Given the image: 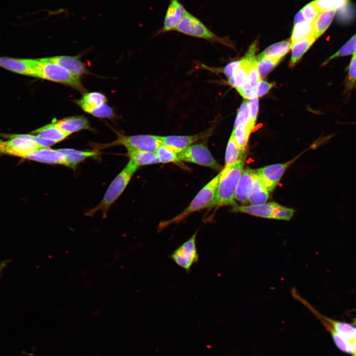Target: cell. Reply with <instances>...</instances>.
<instances>
[{"label":"cell","mask_w":356,"mask_h":356,"mask_svg":"<svg viewBox=\"0 0 356 356\" xmlns=\"http://www.w3.org/2000/svg\"><path fill=\"white\" fill-rule=\"evenodd\" d=\"M245 159L244 155L236 163L225 166L222 169L215 197L208 208L211 209L222 206L234 207L237 205L234 200L235 192L244 169Z\"/></svg>","instance_id":"1"},{"label":"cell","mask_w":356,"mask_h":356,"mask_svg":"<svg viewBox=\"0 0 356 356\" xmlns=\"http://www.w3.org/2000/svg\"><path fill=\"white\" fill-rule=\"evenodd\" d=\"M138 167L130 160L125 167L111 182L100 202L90 209L86 215L91 216L97 211H101L103 217L105 218L110 207L124 191Z\"/></svg>","instance_id":"2"},{"label":"cell","mask_w":356,"mask_h":356,"mask_svg":"<svg viewBox=\"0 0 356 356\" xmlns=\"http://www.w3.org/2000/svg\"><path fill=\"white\" fill-rule=\"evenodd\" d=\"M36 78L62 84L85 93L86 89L80 79L64 67L47 61L44 58L37 59Z\"/></svg>","instance_id":"3"},{"label":"cell","mask_w":356,"mask_h":356,"mask_svg":"<svg viewBox=\"0 0 356 356\" xmlns=\"http://www.w3.org/2000/svg\"><path fill=\"white\" fill-rule=\"evenodd\" d=\"M220 175V173L205 185L181 213L170 220L160 222L158 227V231H161L172 224L179 223L192 213L207 208L215 197Z\"/></svg>","instance_id":"4"},{"label":"cell","mask_w":356,"mask_h":356,"mask_svg":"<svg viewBox=\"0 0 356 356\" xmlns=\"http://www.w3.org/2000/svg\"><path fill=\"white\" fill-rule=\"evenodd\" d=\"M116 133L117 138L115 141L104 144L94 143L93 147L97 149H101L114 146L123 145L127 149L156 152L159 147L162 144L160 136L158 135H126L119 132Z\"/></svg>","instance_id":"5"},{"label":"cell","mask_w":356,"mask_h":356,"mask_svg":"<svg viewBox=\"0 0 356 356\" xmlns=\"http://www.w3.org/2000/svg\"><path fill=\"white\" fill-rule=\"evenodd\" d=\"M175 31L187 36L219 43L231 46L232 44L227 37H220L205 26L198 18L186 11L184 16Z\"/></svg>","instance_id":"6"},{"label":"cell","mask_w":356,"mask_h":356,"mask_svg":"<svg viewBox=\"0 0 356 356\" xmlns=\"http://www.w3.org/2000/svg\"><path fill=\"white\" fill-rule=\"evenodd\" d=\"M106 97L98 92L84 93L76 103L86 112L100 118L111 119L114 116L111 107L107 104Z\"/></svg>","instance_id":"7"},{"label":"cell","mask_w":356,"mask_h":356,"mask_svg":"<svg viewBox=\"0 0 356 356\" xmlns=\"http://www.w3.org/2000/svg\"><path fill=\"white\" fill-rule=\"evenodd\" d=\"M181 161L192 163L215 170H222L205 143L193 144L178 153Z\"/></svg>","instance_id":"8"},{"label":"cell","mask_w":356,"mask_h":356,"mask_svg":"<svg viewBox=\"0 0 356 356\" xmlns=\"http://www.w3.org/2000/svg\"><path fill=\"white\" fill-rule=\"evenodd\" d=\"M197 231L186 241L181 244L169 257L178 266L189 273L191 267L199 260L196 248Z\"/></svg>","instance_id":"9"},{"label":"cell","mask_w":356,"mask_h":356,"mask_svg":"<svg viewBox=\"0 0 356 356\" xmlns=\"http://www.w3.org/2000/svg\"><path fill=\"white\" fill-rule=\"evenodd\" d=\"M214 127L198 134L190 135L160 136L162 144L179 153L198 141L208 138L213 133Z\"/></svg>","instance_id":"10"},{"label":"cell","mask_w":356,"mask_h":356,"mask_svg":"<svg viewBox=\"0 0 356 356\" xmlns=\"http://www.w3.org/2000/svg\"><path fill=\"white\" fill-rule=\"evenodd\" d=\"M37 59L0 57V67L22 75L36 78Z\"/></svg>","instance_id":"11"},{"label":"cell","mask_w":356,"mask_h":356,"mask_svg":"<svg viewBox=\"0 0 356 356\" xmlns=\"http://www.w3.org/2000/svg\"><path fill=\"white\" fill-rule=\"evenodd\" d=\"M294 160L266 166L256 170L257 175L261 178L269 192L274 190L286 170Z\"/></svg>","instance_id":"12"},{"label":"cell","mask_w":356,"mask_h":356,"mask_svg":"<svg viewBox=\"0 0 356 356\" xmlns=\"http://www.w3.org/2000/svg\"><path fill=\"white\" fill-rule=\"evenodd\" d=\"M186 11L179 0H170L163 27L157 32V35L175 31Z\"/></svg>","instance_id":"13"},{"label":"cell","mask_w":356,"mask_h":356,"mask_svg":"<svg viewBox=\"0 0 356 356\" xmlns=\"http://www.w3.org/2000/svg\"><path fill=\"white\" fill-rule=\"evenodd\" d=\"M22 158L40 163L67 166L64 155L59 149L41 147L25 155Z\"/></svg>","instance_id":"14"},{"label":"cell","mask_w":356,"mask_h":356,"mask_svg":"<svg viewBox=\"0 0 356 356\" xmlns=\"http://www.w3.org/2000/svg\"><path fill=\"white\" fill-rule=\"evenodd\" d=\"M256 170L248 167L244 169L238 180L234 198L243 205L248 204L254 183Z\"/></svg>","instance_id":"15"},{"label":"cell","mask_w":356,"mask_h":356,"mask_svg":"<svg viewBox=\"0 0 356 356\" xmlns=\"http://www.w3.org/2000/svg\"><path fill=\"white\" fill-rule=\"evenodd\" d=\"M279 205L274 202L258 205H236L233 207L232 211L234 212L246 213L263 218L272 219L274 212Z\"/></svg>","instance_id":"16"},{"label":"cell","mask_w":356,"mask_h":356,"mask_svg":"<svg viewBox=\"0 0 356 356\" xmlns=\"http://www.w3.org/2000/svg\"><path fill=\"white\" fill-rule=\"evenodd\" d=\"M44 58L64 67L77 76L80 77L87 73L85 64L75 57L59 55Z\"/></svg>","instance_id":"17"},{"label":"cell","mask_w":356,"mask_h":356,"mask_svg":"<svg viewBox=\"0 0 356 356\" xmlns=\"http://www.w3.org/2000/svg\"><path fill=\"white\" fill-rule=\"evenodd\" d=\"M56 126L68 135L84 130L92 131L88 120L83 116H74L55 121Z\"/></svg>","instance_id":"18"},{"label":"cell","mask_w":356,"mask_h":356,"mask_svg":"<svg viewBox=\"0 0 356 356\" xmlns=\"http://www.w3.org/2000/svg\"><path fill=\"white\" fill-rule=\"evenodd\" d=\"M64 155L67 166L75 169L82 161L89 158H96L99 155L97 150L81 151L70 148L59 149Z\"/></svg>","instance_id":"19"},{"label":"cell","mask_w":356,"mask_h":356,"mask_svg":"<svg viewBox=\"0 0 356 356\" xmlns=\"http://www.w3.org/2000/svg\"><path fill=\"white\" fill-rule=\"evenodd\" d=\"M31 134L55 143L63 140L69 135L59 129L55 121L33 131Z\"/></svg>","instance_id":"20"},{"label":"cell","mask_w":356,"mask_h":356,"mask_svg":"<svg viewBox=\"0 0 356 356\" xmlns=\"http://www.w3.org/2000/svg\"><path fill=\"white\" fill-rule=\"evenodd\" d=\"M269 191L264 182L257 175L256 171L253 188L249 198V202L251 205L265 203L269 198Z\"/></svg>","instance_id":"21"},{"label":"cell","mask_w":356,"mask_h":356,"mask_svg":"<svg viewBox=\"0 0 356 356\" xmlns=\"http://www.w3.org/2000/svg\"><path fill=\"white\" fill-rule=\"evenodd\" d=\"M290 40L283 41L274 44L264 50L258 57L271 59L281 60L291 48Z\"/></svg>","instance_id":"22"},{"label":"cell","mask_w":356,"mask_h":356,"mask_svg":"<svg viewBox=\"0 0 356 356\" xmlns=\"http://www.w3.org/2000/svg\"><path fill=\"white\" fill-rule=\"evenodd\" d=\"M127 155L137 166L160 163V161L156 152L127 149Z\"/></svg>","instance_id":"23"},{"label":"cell","mask_w":356,"mask_h":356,"mask_svg":"<svg viewBox=\"0 0 356 356\" xmlns=\"http://www.w3.org/2000/svg\"><path fill=\"white\" fill-rule=\"evenodd\" d=\"M336 11L337 9H332L322 11L314 20L313 36L316 40L328 29Z\"/></svg>","instance_id":"24"},{"label":"cell","mask_w":356,"mask_h":356,"mask_svg":"<svg viewBox=\"0 0 356 356\" xmlns=\"http://www.w3.org/2000/svg\"><path fill=\"white\" fill-rule=\"evenodd\" d=\"M315 40L313 36H311L297 41L291 44L292 55L289 63L290 67L295 65Z\"/></svg>","instance_id":"25"},{"label":"cell","mask_w":356,"mask_h":356,"mask_svg":"<svg viewBox=\"0 0 356 356\" xmlns=\"http://www.w3.org/2000/svg\"><path fill=\"white\" fill-rule=\"evenodd\" d=\"M314 20H307L294 25L291 37V44L300 40L313 36Z\"/></svg>","instance_id":"26"},{"label":"cell","mask_w":356,"mask_h":356,"mask_svg":"<svg viewBox=\"0 0 356 356\" xmlns=\"http://www.w3.org/2000/svg\"><path fill=\"white\" fill-rule=\"evenodd\" d=\"M244 155V152L238 147L233 135L231 134L226 149L225 166H229L236 163Z\"/></svg>","instance_id":"27"},{"label":"cell","mask_w":356,"mask_h":356,"mask_svg":"<svg viewBox=\"0 0 356 356\" xmlns=\"http://www.w3.org/2000/svg\"><path fill=\"white\" fill-rule=\"evenodd\" d=\"M321 321L326 329L330 333L336 345L340 350L347 353L355 354L351 343L349 340L340 335L327 323L324 321Z\"/></svg>","instance_id":"28"},{"label":"cell","mask_w":356,"mask_h":356,"mask_svg":"<svg viewBox=\"0 0 356 356\" xmlns=\"http://www.w3.org/2000/svg\"><path fill=\"white\" fill-rule=\"evenodd\" d=\"M156 153L160 163H174L178 164L181 163L178 156V153L166 145L163 144L160 145Z\"/></svg>","instance_id":"29"},{"label":"cell","mask_w":356,"mask_h":356,"mask_svg":"<svg viewBox=\"0 0 356 356\" xmlns=\"http://www.w3.org/2000/svg\"><path fill=\"white\" fill-rule=\"evenodd\" d=\"M250 133L247 127L243 124L233 128L232 132L231 134L233 135L236 144L243 152H245L247 147Z\"/></svg>","instance_id":"30"},{"label":"cell","mask_w":356,"mask_h":356,"mask_svg":"<svg viewBox=\"0 0 356 356\" xmlns=\"http://www.w3.org/2000/svg\"><path fill=\"white\" fill-rule=\"evenodd\" d=\"M240 66L235 70L232 76L233 84L232 87L238 90L243 85L249 82L248 68L249 65L243 63L240 60Z\"/></svg>","instance_id":"31"},{"label":"cell","mask_w":356,"mask_h":356,"mask_svg":"<svg viewBox=\"0 0 356 356\" xmlns=\"http://www.w3.org/2000/svg\"><path fill=\"white\" fill-rule=\"evenodd\" d=\"M356 53V33L336 53L327 59L323 64L328 63L330 60L339 57L345 56Z\"/></svg>","instance_id":"32"},{"label":"cell","mask_w":356,"mask_h":356,"mask_svg":"<svg viewBox=\"0 0 356 356\" xmlns=\"http://www.w3.org/2000/svg\"><path fill=\"white\" fill-rule=\"evenodd\" d=\"M250 104L248 101H244L238 110L237 115L234 122V128L238 125L243 124L245 125L248 130L251 132L250 122Z\"/></svg>","instance_id":"33"},{"label":"cell","mask_w":356,"mask_h":356,"mask_svg":"<svg viewBox=\"0 0 356 356\" xmlns=\"http://www.w3.org/2000/svg\"><path fill=\"white\" fill-rule=\"evenodd\" d=\"M258 70L261 79L265 78L267 74L279 63L281 60L271 59L257 57Z\"/></svg>","instance_id":"34"},{"label":"cell","mask_w":356,"mask_h":356,"mask_svg":"<svg viewBox=\"0 0 356 356\" xmlns=\"http://www.w3.org/2000/svg\"><path fill=\"white\" fill-rule=\"evenodd\" d=\"M345 91L350 92L356 85V53L352 58L345 81Z\"/></svg>","instance_id":"35"},{"label":"cell","mask_w":356,"mask_h":356,"mask_svg":"<svg viewBox=\"0 0 356 356\" xmlns=\"http://www.w3.org/2000/svg\"><path fill=\"white\" fill-rule=\"evenodd\" d=\"M347 0H315V4L320 12L337 9L343 6Z\"/></svg>","instance_id":"36"},{"label":"cell","mask_w":356,"mask_h":356,"mask_svg":"<svg viewBox=\"0 0 356 356\" xmlns=\"http://www.w3.org/2000/svg\"><path fill=\"white\" fill-rule=\"evenodd\" d=\"M257 63L256 59L250 63L248 68V77L251 88L257 89V87L261 78L258 70Z\"/></svg>","instance_id":"37"},{"label":"cell","mask_w":356,"mask_h":356,"mask_svg":"<svg viewBox=\"0 0 356 356\" xmlns=\"http://www.w3.org/2000/svg\"><path fill=\"white\" fill-rule=\"evenodd\" d=\"M294 210L293 209L279 205L272 216L273 219L290 220L293 217Z\"/></svg>","instance_id":"38"},{"label":"cell","mask_w":356,"mask_h":356,"mask_svg":"<svg viewBox=\"0 0 356 356\" xmlns=\"http://www.w3.org/2000/svg\"><path fill=\"white\" fill-rule=\"evenodd\" d=\"M302 10L307 20H314L320 13L317 9L314 0L306 5Z\"/></svg>","instance_id":"39"},{"label":"cell","mask_w":356,"mask_h":356,"mask_svg":"<svg viewBox=\"0 0 356 356\" xmlns=\"http://www.w3.org/2000/svg\"><path fill=\"white\" fill-rule=\"evenodd\" d=\"M250 126L251 131H252L254 126L255 124L259 108V99L258 97L256 96L250 99Z\"/></svg>","instance_id":"40"},{"label":"cell","mask_w":356,"mask_h":356,"mask_svg":"<svg viewBox=\"0 0 356 356\" xmlns=\"http://www.w3.org/2000/svg\"><path fill=\"white\" fill-rule=\"evenodd\" d=\"M273 86L274 84L269 83L261 79L257 87V96L261 97L265 95Z\"/></svg>","instance_id":"41"},{"label":"cell","mask_w":356,"mask_h":356,"mask_svg":"<svg viewBox=\"0 0 356 356\" xmlns=\"http://www.w3.org/2000/svg\"><path fill=\"white\" fill-rule=\"evenodd\" d=\"M307 21L304 17L302 10H300L295 15L294 18V25Z\"/></svg>","instance_id":"42"},{"label":"cell","mask_w":356,"mask_h":356,"mask_svg":"<svg viewBox=\"0 0 356 356\" xmlns=\"http://www.w3.org/2000/svg\"><path fill=\"white\" fill-rule=\"evenodd\" d=\"M11 261L10 259H6L0 262V277L1 275L3 269Z\"/></svg>","instance_id":"43"},{"label":"cell","mask_w":356,"mask_h":356,"mask_svg":"<svg viewBox=\"0 0 356 356\" xmlns=\"http://www.w3.org/2000/svg\"><path fill=\"white\" fill-rule=\"evenodd\" d=\"M351 344L355 351V354L356 353V339L351 342Z\"/></svg>","instance_id":"44"},{"label":"cell","mask_w":356,"mask_h":356,"mask_svg":"<svg viewBox=\"0 0 356 356\" xmlns=\"http://www.w3.org/2000/svg\"><path fill=\"white\" fill-rule=\"evenodd\" d=\"M353 356H356V353L354 354V355H353Z\"/></svg>","instance_id":"45"},{"label":"cell","mask_w":356,"mask_h":356,"mask_svg":"<svg viewBox=\"0 0 356 356\" xmlns=\"http://www.w3.org/2000/svg\"></svg>","instance_id":"46"}]
</instances>
